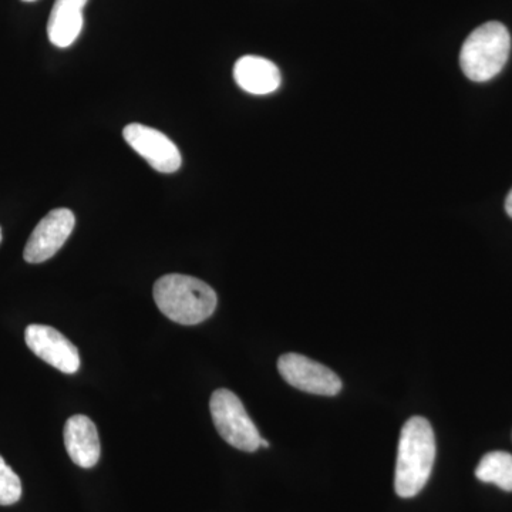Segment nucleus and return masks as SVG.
Returning a JSON list of instances; mask_svg holds the SVG:
<instances>
[{
    "instance_id": "6",
    "label": "nucleus",
    "mask_w": 512,
    "mask_h": 512,
    "mask_svg": "<svg viewBox=\"0 0 512 512\" xmlns=\"http://www.w3.org/2000/svg\"><path fill=\"white\" fill-rule=\"evenodd\" d=\"M128 146L140 154L158 173L173 174L183 164L180 150L174 141L156 130L143 124H128L123 131Z\"/></svg>"
},
{
    "instance_id": "14",
    "label": "nucleus",
    "mask_w": 512,
    "mask_h": 512,
    "mask_svg": "<svg viewBox=\"0 0 512 512\" xmlns=\"http://www.w3.org/2000/svg\"><path fill=\"white\" fill-rule=\"evenodd\" d=\"M505 211L512 218V190L508 194L507 200H505Z\"/></svg>"
},
{
    "instance_id": "12",
    "label": "nucleus",
    "mask_w": 512,
    "mask_h": 512,
    "mask_svg": "<svg viewBox=\"0 0 512 512\" xmlns=\"http://www.w3.org/2000/svg\"><path fill=\"white\" fill-rule=\"evenodd\" d=\"M476 477L483 483L495 484L504 491H512V456L504 451H493L481 458Z\"/></svg>"
},
{
    "instance_id": "7",
    "label": "nucleus",
    "mask_w": 512,
    "mask_h": 512,
    "mask_svg": "<svg viewBox=\"0 0 512 512\" xmlns=\"http://www.w3.org/2000/svg\"><path fill=\"white\" fill-rule=\"evenodd\" d=\"M76 217L67 208H57L37 224L26 244L23 258L29 264H42L55 256L72 235Z\"/></svg>"
},
{
    "instance_id": "8",
    "label": "nucleus",
    "mask_w": 512,
    "mask_h": 512,
    "mask_svg": "<svg viewBox=\"0 0 512 512\" xmlns=\"http://www.w3.org/2000/svg\"><path fill=\"white\" fill-rule=\"evenodd\" d=\"M25 340L28 348L47 365L66 375L79 372V350L59 330L45 325H30L25 330Z\"/></svg>"
},
{
    "instance_id": "2",
    "label": "nucleus",
    "mask_w": 512,
    "mask_h": 512,
    "mask_svg": "<svg viewBox=\"0 0 512 512\" xmlns=\"http://www.w3.org/2000/svg\"><path fill=\"white\" fill-rule=\"evenodd\" d=\"M154 301L168 319L192 326L211 318L217 309L218 296L201 279L170 274L158 279L154 285Z\"/></svg>"
},
{
    "instance_id": "11",
    "label": "nucleus",
    "mask_w": 512,
    "mask_h": 512,
    "mask_svg": "<svg viewBox=\"0 0 512 512\" xmlns=\"http://www.w3.org/2000/svg\"><path fill=\"white\" fill-rule=\"evenodd\" d=\"M89 0H56L47 23L50 42L60 49L72 46L83 29V9Z\"/></svg>"
},
{
    "instance_id": "3",
    "label": "nucleus",
    "mask_w": 512,
    "mask_h": 512,
    "mask_svg": "<svg viewBox=\"0 0 512 512\" xmlns=\"http://www.w3.org/2000/svg\"><path fill=\"white\" fill-rule=\"evenodd\" d=\"M510 52L511 36L503 23H484L461 47V70L473 82H488L504 69Z\"/></svg>"
},
{
    "instance_id": "16",
    "label": "nucleus",
    "mask_w": 512,
    "mask_h": 512,
    "mask_svg": "<svg viewBox=\"0 0 512 512\" xmlns=\"http://www.w3.org/2000/svg\"><path fill=\"white\" fill-rule=\"evenodd\" d=\"M0 242H2V229H0Z\"/></svg>"
},
{
    "instance_id": "15",
    "label": "nucleus",
    "mask_w": 512,
    "mask_h": 512,
    "mask_svg": "<svg viewBox=\"0 0 512 512\" xmlns=\"http://www.w3.org/2000/svg\"><path fill=\"white\" fill-rule=\"evenodd\" d=\"M261 447L269 448V443L265 439H261Z\"/></svg>"
},
{
    "instance_id": "9",
    "label": "nucleus",
    "mask_w": 512,
    "mask_h": 512,
    "mask_svg": "<svg viewBox=\"0 0 512 512\" xmlns=\"http://www.w3.org/2000/svg\"><path fill=\"white\" fill-rule=\"evenodd\" d=\"M64 447L76 466L93 468L100 460V439L96 424L77 414L64 424Z\"/></svg>"
},
{
    "instance_id": "13",
    "label": "nucleus",
    "mask_w": 512,
    "mask_h": 512,
    "mask_svg": "<svg viewBox=\"0 0 512 512\" xmlns=\"http://www.w3.org/2000/svg\"><path fill=\"white\" fill-rule=\"evenodd\" d=\"M22 497V481L0 456V505H13Z\"/></svg>"
},
{
    "instance_id": "17",
    "label": "nucleus",
    "mask_w": 512,
    "mask_h": 512,
    "mask_svg": "<svg viewBox=\"0 0 512 512\" xmlns=\"http://www.w3.org/2000/svg\"><path fill=\"white\" fill-rule=\"evenodd\" d=\"M23 2H35V0H23Z\"/></svg>"
},
{
    "instance_id": "5",
    "label": "nucleus",
    "mask_w": 512,
    "mask_h": 512,
    "mask_svg": "<svg viewBox=\"0 0 512 512\" xmlns=\"http://www.w3.org/2000/svg\"><path fill=\"white\" fill-rule=\"evenodd\" d=\"M278 370L286 383L305 393L336 396L342 390V380L333 370L299 353L279 357Z\"/></svg>"
},
{
    "instance_id": "4",
    "label": "nucleus",
    "mask_w": 512,
    "mask_h": 512,
    "mask_svg": "<svg viewBox=\"0 0 512 512\" xmlns=\"http://www.w3.org/2000/svg\"><path fill=\"white\" fill-rule=\"evenodd\" d=\"M210 410L215 429L229 446L247 453H254L261 447V434L237 394L227 389L215 390Z\"/></svg>"
},
{
    "instance_id": "1",
    "label": "nucleus",
    "mask_w": 512,
    "mask_h": 512,
    "mask_svg": "<svg viewBox=\"0 0 512 512\" xmlns=\"http://www.w3.org/2000/svg\"><path fill=\"white\" fill-rule=\"evenodd\" d=\"M436 460L433 427L424 417L407 420L397 448L394 488L402 498L416 497L427 484Z\"/></svg>"
},
{
    "instance_id": "10",
    "label": "nucleus",
    "mask_w": 512,
    "mask_h": 512,
    "mask_svg": "<svg viewBox=\"0 0 512 512\" xmlns=\"http://www.w3.org/2000/svg\"><path fill=\"white\" fill-rule=\"evenodd\" d=\"M234 79L244 92L265 96L278 90L282 77L271 60L259 56H244L235 63Z\"/></svg>"
}]
</instances>
